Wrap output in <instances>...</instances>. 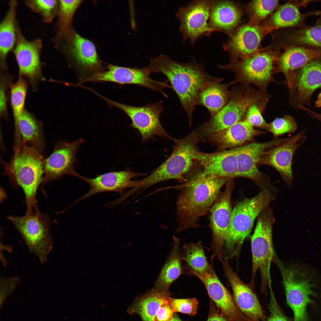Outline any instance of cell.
Masks as SVG:
<instances>
[{"label":"cell","instance_id":"obj_11","mask_svg":"<svg viewBox=\"0 0 321 321\" xmlns=\"http://www.w3.org/2000/svg\"><path fill=\"white\" fill-rule=\"evenodd\" d=\"M98 96L111 106L117 108L126 113L132 121L130 126L138 130L142 142H146L155 136L169 140L174 139L166 132L160 122V115L164 110L162 101L137 106L118 103L99 94Z\"/></svg>","mask_w":321,"mask_h":321},{"label":"cell","instance_id":"obj_38","mask_svg":"<svg viewBox=\"0 0 321 321\" xmlns=\"http://www.w3.org/2000/svg\"><path fill=\"white\" fill-rule=\"evenodd\" d=\"M27 89V84L21 75L17 82L11 86L10 100L14 121L24 110Z\"/></svg>","mask_w":321,"mask_h":321},{"label":"cell","instance_id":"obj_20","mask_svg":"<svg viewBox=\"0 0 321 321\" xmlns=\"http://www.w3.org/2000/svg\"><path fill=\"white\" fill-rule=\"evenodd\" d=\"M145 174L126 169L97 175L93 178L86 177L80 174L79 178L88 183L90 188L86 193L76 200L73 204L95 194L102 192L113 191L123 194L125 190L134 188L141 183V180H133V178Z\"/></svg>","mask_w":321,"mask_h":321},{"label":"cell","instance_id":"obj_35","mask_svg":"<svg viewBox=\"0 0 321 321\" xmlns=\"http://www.w3.org/2000/svg\"><path fill=\"white\" fill-rule=\"evenodd\" d=\"M184 258L190 269V273H205L210 269L201 243L185 244L184 247Z\"/></svg>","mask_w":321,"mask_h":321},{"label":"cell","instance_id":"obj_9","mask_svg":"<svg viewBox=\"0 0 321 321\" xmlns=\"http://www.w3.org/2000/svg\"><path fill=\"white\" fill-rule=\"evenodd\" d=\"M280 270L287 303L293 312L294 321H310L307 307L314 303L311 296L317 295L313 290L316 285L314 276L299 267L284 266Z\"/></svg>","mask_w":321,"mask_h":321},{"label":"cell","instance_id":"obj_34","mask_svg":"<svg viewBox=\"0 0 321 321\" xmlns=\"http://www.w3.org/2000/svg\"><path fill=\"white\" fill-rule=\"evenodd\" d=\"M82 1L79 0H59L56 33L53 40L55 45L69 32L74 15Z\"/></svg>","mask_w":321,"mask_h":321},{"label":"cell","instance_id":"obj_17","mask_svg":"<svg viewBox=\"0 0 321 321\" xmlns=\"http://www.w3.org/2000/svg\"><path fill=\"white\" fill-rule=\"evenodd\" d=\"M224 272L233 294V299L243 314L250 321H265V314L253 288L243 282L230 265L228 259L220 257Z\"/></svg>","mask_w":321,"mask_h":321},{"label":"cell","instance_id":"obj_2","mask_svg":"<svg viewBox=\"0 0 321 321\" xmlns=\"http://www.w3.org/2000/svg\"><path fill=\"white\" fill-rule=\"evenodd\" d=\"M232 180L198 174L179 185L180 190L177 202V231L199 226V219L210 210L220 194L221 188Z\"/></svg>","mask_w":321,"mask_h":321},{"label":"cell","instance_id":"obj_50","mask_svg":"<svg viewBox=\"0 0 321 321\" xmlns=\"http://www.w3.org/2000/svg\"><path fill=\"white\" fill-rule=\"evenodd\" d=\"M314 106L317 108L321 107V92L318 95L317 99L315 102Z\"/></svg>","mask_w":321,"mask_h":321},{"label":"cell","instance_id":"obj_44","mask_svg":"<svg viewBox=\"0 0 321 321\" xmlns=\"http://www.w3.org/2000/svg\"><path fill=\"white\" fill-rule=\"evenodd\" d=\"M268 305L270 315L265 321H291L284 314L276 299L273 291L270 292Z\"/></svg>","mask_w":321,"mask_h":321},{"label":"cell","instance_id":"obj_45","mask_svg":"<svg viewBox=\"0 0 321 321\" xmlns=\"http://www.w3.org/2000/svg\"><path fill=\"white\" fill-rule=\"evenodd\" d=\"M20 282L21 279L18 276H13L8 278L1 276V295L2 298H5L10 294Z\"/></svg>","mask_w":321,"mask_h":321},{"label":"cell","instance_id":"obj_48","mask_svg":"<svg viewBox=\"0 0 321 321\" xmlns=\"http://www.w3.org/2000/svg\"><path fill=\"white\" fill-rule=\"evenodd\" d=\"M207 321H230L212 302L210 303L209 313Z\"/></svg>","mask_w":321,"mask_h":321},{"label":"cell","instance_id":"obj_42","mask_svg":"<svg viewBox=\"0 0 321 321\" xmlns=\"http://www.w3.org/2000/svg\"><path fill=\"white\" fill-rule=\"evenodd\" d=\"M277 0H258L252 1L250 5L252 20L259 22L266 17L275 9Z\"/></svg>","mask_w":321,"mask_h":321},{"label":"cell","instance_id":"obj_28","mask_svg":"<svg viewBox=\"0 0 321 321\" xmlns=\"http://www.w3.org/2000/svg\"><path fill=\"white\" fill-rule=\"evenodd\" d=\"M321 57V49H313L302 47H294L286 50L277 62L276 73L284 75L288 87L291 85L295 72L312 60Z\"/></svg>","mask_w":321,"mask_h":321},{"label":"cell","instance_id":"obj_37","mask_svg":"<svg viewBox=\"0 0 321 321\" xmlns=\"http://www.w3.org/2000/svg\"><path fill=\"white\" fill-rule=\"evenodd\" d=\"M24 3L33 12L40 15L45 23H51L57 15L59 0H27Z\"/></svg>","mask_w":321,"mask_h":321},{"label":"cell","instance_id":"obj_21","mask_svg":"<svg viewBox=\"0 0 321 321\" xmlns=\"http://www.w3.org/2000/svg\"><path fill=\"white\" fill-rule=\"evenodd\" d=\"M190 273L202 282L216 306L230 321H250L240 310L233 298L218 279L212 266L205 273Z\"/></svg>","mask_w":321,"mask_h":321},{"label":"cell","instance_id":"obj_30","mask_svg":"<svg viewBox=\"0 0 321 321\" xmlns=\"http://www.w3.org/2000/svg\"><path fill=\"white\" fill-rule=\"evenodd\" d=\"M169 293L153 288L137 298L128 308L130 314H137L142 321H155L161 307L170 301Z\"/></svg>","mask_w":321,"mask_h":321},{"label":"cell","instance_id":"obj_22","mask_svg":"<svg viewBox=\"0 0 321 321\" xmlns=\"http://www.w3.org/2000/svg\"><path fill=\"white\" fill-rule=\"evenodd\" d=\"M194 162L202 168L201 176L213 175L232 180L238 177L236 154L234 148L213 153L198 149L194 155Z\"/></svg>","mask_w":321,"mask_h":321},{"label":"cell","instance_id":"obj_25","mask_svg":"<svg viewBox=\"0 0 321 321\" xmlns=\"http://www.w3.org/2000/svg\"><path fill=\"white\" fill-rule=\"evenodd\" d=\"M263 30L254 25H246L238 29L224 43V50L230 54L231 61L249 56L258 48L263 37Z\"/></svg>","mask_w":321,"mask_h":321},{"label":"cell","instance_id":"obj_16","mask_svg":"<svg viewBox=\"0 0 321 321\" xmlns=\"http://www.w3.org/2000/svg\"><path fill=\"white\" fill-rule=\"evenodd\" d=\"M211 3L210 1H195L179 8L176 16L184 40L189 39L193 43L203 35L215 31L208 22Z\"/></svg>","mask_w":321,"mask_h":321},{"label":"cell","instance_id":"obj_18","mask_svg":"<svg viewBox=\"0 0 321 321\" xmlns=\"http://www.w3.org/2000/svg\"><path fill=\"white\" fill-rule=\"evenodd\" d=\"M42 48V42L40 39L27 40L18 24L16 41L12 51L20 75L27 78L33 85L42 76L40 61Z\"/></svg>","mask_w":321,"mask_h":321},{"label":"cell","instance_id":"obj_12","mask_svg":"<svg viewBox=\"0 0 321 321\" xmlns=\"http://www.w3.org/2000/svg\"><path fill=\"white\" fill-rule=\"evenodd\" d=\"M150 73L148 67L140 68L109 64L106 71L95 73L83 80L82 82L107 81L121 85H135L159 92L168 97L163 90L166 88L171 89L168 84V80L155 81L150 77Z\"/></svg>","mask_w":321,"mask_h":321},{"label":"cell","instance_id":"obj_23","mask_svg":"<svg viewBox=\"0 0 321 321\" xmlns=\"http://www.w3.org/2000/svg\"><path fill=\"white\" fill-rule=\"evenodd\" d=\"M320 57L311 61L294 74L289 88L291 100L297 102L298 106L309 103L314 91L321 87Z\"/></svg>","mask_w":321,"mask_h":321},{"label":"cell","instance_id":"obj_24","mask_svg":"<svg viewBox=\"0 0 321 321\" xmlns=\"http://www.w3.org/2000/svg\"><path fill=\"white\" fill-rule=\"evenodd\" d=\"M62 42L66 54L79 67L91 71L100 70L101 62L95 46L91 41L70 29L58 44Z\"/></svg>","mask_w":321,"mask_h":321},{"label":"cell","instance_id":"obj_40","mask_svg":"<svg viewBox=\"0 0 321 321\" xmlns=\"http://www.w3.org/2000/svg\"><path fill=\"white\" fill-rule=\"evenodd\" d=\"M268 100H266L251 105L248 109L243 119L254 127L268 130V124L265 120L262 113Z\"/></svg>","mask_w":321,"mask_h":321},{"label":"cell","instance_id":"obj_32","mask_svg":"<svg viewBox=\"0 0 321 321\" xmlns=\"http://www.w3.org/2000/svg\"><path fill=\"white\" fill-rule=\"evenodd\" d=\"M223 80L217 78L210 82L203 88L199 95L198 105L206 108L211 116L215 114L226 104L230 93L229 87L236 83L234 81L226 84L221 83Z\"/></svg>","mask_w":321,"mask_h":321},{"label":"cell","instance_id":"obj_6","mask_svg":"<svg viewBox=\"0 0 321 321\" xmlns=\"http://www.w3.org/2000/svg\"><path fill=\"white\" fill-rule=\"evenodd\" d=\"M273 198L262 190L255 196L245 198L232 210L228 235L224 245L226 258L237 254L245 239L250 235L255 219L269 205Z\"/></svg>","mask_w":321,"mask_h":321},{"label":"cell","instance_id":"obj_10","mask_svg":"<svg viewBox=\"0 0 321 321\" xmlns=\"http://www.w3.org/2000/svg\"><path fill=\"white\" fill-rule=\"evenodd\" d=\"M274 56L267 52L258 53L231 61L225 65H218L221 69L230 70L235 74L236 83L256 86L259 91L268 95L267 87L271 82L278 83L274 75L276 73Z\"/></svg>","mask_w":321,"mask_h":321},{"label":"cell","instance_id":"obj_36","mask_svg":"<svg viewBox=\"0 0 321 321\" xmlns=\"http://www.w3.org/2000/svg\"><path fill=\"white\" fill-rule=\"evenodd\" d=\"M301 18L299 7L292 3L281 6L270 19L272 26L276 28L293 26L297 24Z\"/></svg>","mask_w":321,"mask_h":321},{"label":"cell","instance_id":"obj_49","mask_svg":"<svg viewBox=\"0 0 321 321\" xmlns=\"http://www.w3.org/2000/svg\"><path fill=\"white\" fill-rule=\"evenodd\" d=\"M301 109L306 111L308 113L309 115L311 117L316 119L318 121H321V114L316 113L306 108L304 106H302Z\"/></svg>","mask_w":321,"mask_h":321},{"label":"cell","instance_id":"obj_33","mask_svg":"<svg viewBox=\"0 0 321 321\" xmlns=\"http://www.w3.org/2000/svg\"><path fill=\"white\" fill-rule=\"evenodd\" d=\"M181 273V258L179 241L177 239L174 238V245L171 252L161 270L154 288L169 293L170 286L179 276Z\"/></svg>","mask_w":321,"mask_h":321},{"label":"cell","instance_id":"obj_1","mask_svg":"<svg viewBox=\"0 0 321 321\" xmlns=\"http://www.w3.org/2000/svg\"><path fill=\"white\" fill-rule=\"evenodd\" d=\"M148 67L151 73H161L166 77L186 113L191 125L201 90L217 78L210 75L204 67L195 62L181 63L163 54L150 59Z\"/></svg>","mask_w":321,"mask_h":321},{"label":"cell","instance_id":"obj_13","mask_svg":"<svg viewBox=\"0 0 321 321\" xmlns=\"http://www.w3.org/2000/svg\"><path fill=\"white\" fill-rule=\"evenodd\" d=\"M288 138H278L264 143L253 142L234 148L238 166V177L249 179L262 190L271 194L268 189L269 178L258 168L263 153L272 147L282 143Z\"/></svg>","mask_w":321,"mask_h":321},{"label":"cell","instance_id":"obj_4","mask_svg":"<svg viewBox=\"0 0 321 321\" xmlns=\"http://www.w3.org/2000/svg\"><path fill=\"white\" fill-rule=\"evenodd\" d=\"M174 141L175 143L171 154L150 175L142 180L139 185L132 189L134 193L138 194L154 185L169 180L187 182L184 176L195 163L194 155L198 149L199 138L194 131Z\"/></svg>","mask_w":321,"mask_h":321},{"label":"cell","instance_id":"obj_47","mask_svg":"<svg viewBox=\"0 0 321 321\" xmlns=\"http://www.w3.org/2000/svg\"><path fill=\"white\" fill-rule=\"evenodd\" d=\"M174 312L170 301L161 307L155 321H169L173 317Z\"/></svg>","mask_w":321,"mask_h":321},{"label":"cell","instance_id":"obj_41","mask_svg":"<svg viewBox=\"0 0 321 321\" xmlns=\"http://www.w3.org/2000/svg\"><path fill=\"white\" fill-rule=\"evenodd\" d=\"M297 127V124L293 117L289 115H286L276 118L268 123V130L276 137L285 133H293Z\"/></svg>","mask_w":321,"mask_h":321},{"label":"cell","instance_id":"obj_3","mask_svg":"<svg viewBox=\"0 0 321 321\" xmlns=\"http://www.w3.org/2000/svg\"><path fill=\"white\" fill-rule=\"evenodd\" d=\"M45 158L43 154L34 148L22 144L18 148H13L9 161L2 162L4 174L14 187H21L24 192L26 213L37 208L36 194L43 183Z\"/></svg>","mask_w":321,"mask_h":321},{"label":"cell","instance_id":"obj_14","mask_svg":"<svg viewBox=\"0 0 321 321\" xmlns=\"http://www.w3.org/2000/svg\"><path fill=\"white\" fill-rule=\"evenodd\" d=\"M233 180L229 181L225 190L220 193L211 208L210 225L213 235L211 260L216 256L223 257L228 237L232 210L231 196L234 188Z\"/></svg>","mask_w":321,"mask_h":321},{"label":"cell","instance_id":"obj_26","mask_svg":"<svg viewBox=\"0 0 321 321\" xmlns=\"http://www.w3.org/2000/svg\"><path fill=\"white\" fill-rule=\"evenodd\" d=\"M14 125L13 146H19L22 143L34 148L43 154L45 144L41 122L33 114L24 110L14 121Z\"/></svg>","mask_w":321,"mask_h":321},{"label":"cell","instance_id":"obj_15","mask_svg":"<svg viewBox=\"0 0 321 321\" xmlns=\"http://www.w3.org/2000/svg\"><path fill=\"white\" fill-rule=\"evenodd\" d=\"M84 140L80 138L72 141H59L56 143L52 154L44 160L43 183L59 179L65 175L78 177L74 169L78 159L77 152Z\"/></svg>","mask_w":321,"mask_h":321},{"label":"cell","instance_id":"obj_31","mask_svg":"<svg viewBox=\"0 0 321 321\" xmlns=\"http://www.w3.org/2000/svg\"><path fill=\"white\" fill-rule=\"evenodd\" d=\"M16 0L8 3L7 12L0 24V65L2 70L7 69L9 53L12 51L16 43L18 24L16 20Z\"/></svg>","mask_w":321,"mask_h":321},{"label":"cell","instance_id":"obj_29","mask_svg":"<svg viewBox=\"0 0 321 321\" xmlns=\"http://www.w3.org/2000/svg\"><path fill=\"white\" fill-rule=\"evenodd\" d=\"M241 16L239 9L233 2L211 1L209 26L214 31H221L230 35L239 23Z\"/></svg>","mask_w":321,"mask_h":321},{"label":"cell","instance_id":"obj_5","mask_svg":"<svg viewBox=\"0 0 321 321\" xmlns=\"http://www.w3.org/2000/svg\"><path fill=\"white\" fill-rule=\"evenodd\" d=\"M257 219L256 226L251 238L252 271L250 285L254 287L255 275L259 270L261 276V292L267 295L268 288L272 289L270 268L275 257L272 237L275 220L269 205L260 212Z\"/></svg>","mask_w":321,"mask_h":321},{"label":"cell","instance_id":"obj_8","mask_svg":"<svg viewBox=\"0 0 321 321\" xmlns=\"http://www.w3.org/2000/svg\"><path fill=\"white\" fill-rule=\"evenodd\" d=\"M24 240L29 252L43 264L48 260L53 242L50 228V219L38 208L23 216L7 217Z\"/></svg>","mask_w":321,"mask_h":321},{"label":"cell","instance_id":"obj_27","mask_svg":"<svg viewBox=\"0 0 321 321\" xmlns=\"http://www.w3.org/2000/svg\"><path fill=\"white\" fill-rule=\"evenodd\" d=\"M265 132L255 129L243 119L225 129L208 136V139L210 143L221 151L243 146Z\"/></svg>","mask_w":321,"mask_h":321},{"label":"cell","instance_id":"obj_43","mask_svg":"<svg viewBox=\"0 0 321 321\" xmlns=\"http://www.w3.org/2000/svg\"><path fill=\"white\" fill-rule=\"evenodd\" d=\"M170 303L174 312H179L194 315L198 310V302L195 298H171Z\"/></svg>","mask_w":321,"mask_h":321},{"label":"cell","instance_id":"obj_19","mask_svg":"<svg viewBox=\"0 0 321 321\" xmlns=\"http://www.w3.org/2000/svg\"><path fill=\"white\" fill-rule=\"evenodd\" d=\"M304 131L288 138L284 143L265 151L259 160V166H270L280 174L287 186L290 187L293 181L292 160L294 152L306 139Z\"/></svg>","mask_w":321,"mask_h":321},{"label":"cell","instance_id":"obj_46","mask_svg":"<svg viewBox=\"0 0 321 321\" xmlns=\"http://www.w3.org/2000/svg\"><path fill=\"white\" fill-rule=\"evenodd\" d=\"M8 80L5 77H2L0 88V112L1 115H7L6 88Z\"/></svg>","mask_w":321,"mask_h":321},{"label":"cell","instance_id":"obj_39","mask_svg":"<svg viewBox=\"0 0 321 321\" xmlns=\"http://www.w3.org/2000/svg\"><path fill=\"white\" fill-rule=\"evenodd\" d=\"M293 39L298 44L321 48V25L300 30Z\"/></svg>","mask_w":321,"mask_h":321},{"label":"cell","instance_id":"obj_51","mask_svg":"<svg viewBox=\"0 0 321 321\" xmlns=\"http://www.w3.org/2000/svg\"><path fill=\"white\" fill-rule=\"evenodd\" d=\"M169 321H182L178 316L176 314H174L171 319Z\"/></svg>","mask_w":321,"mask_h":321},{"label":"cell","instance_id":"obj_7","mask_svg":"<svg viewBox=\"0 0 321 321\" xmlns=\"http://www.w3.org/2000/svg\"><path fill=\"white\" fill-rule=\"evenodd\" d=\"M268 97L253 86H233L227 103L203 126L208 136L225 129L243 119L249 107Z\"/></svg>","mask_w":321,"mask_h":321}]
</instances>
